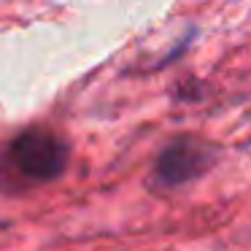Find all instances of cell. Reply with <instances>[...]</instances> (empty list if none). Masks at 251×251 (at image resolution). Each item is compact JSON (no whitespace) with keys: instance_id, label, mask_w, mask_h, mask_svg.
<instances>
[{"instance_id":"obj_1","label":"cell","mask_w":251,"mask_h":251,"mask_svg":"<svg viewBox=\"0 0 251 251\" xmlns=\"http://www.w3.org/2000/svg\"><path fill=\"white\" fill-rule=\"evenodd\" d=\"M14 170L30 184H46L65 173L68 159H71V146L51 130H25L22 135L14 138L8 149Z\"/></svg>"},{"instance_id":"obj_2","label":"cell","mask_w":251,"mask_h":251,"mask_svg":"<svg viewBox=\"0 0 251 251\" xmlns=\"http://www.w3.org/2000/svg\"><path fill=\"white\" fill-rule=\"evenodd\" d=\"M219 149L200 138H178V141L168 143L159 154L157 165H154V184L159 189H173V186H184L189 181L200 178L202 173L216 165Z\"/></svg>"}]
</instances>
